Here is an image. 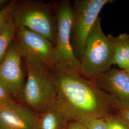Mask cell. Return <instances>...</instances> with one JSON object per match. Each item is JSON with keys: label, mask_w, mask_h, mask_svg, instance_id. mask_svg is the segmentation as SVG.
Listing matches in <instances>:
<instances>
[{"label": "cell", "mask_w": 129, "mask_h": 129, "mask_svg": "<svg viewBox=\"0 0 129 129\" xmlns=\"http://www.w3.org/2000/svg\"><path fill=\"white\" fill-rule=\"evenodd\" d=\"M50 69L55 103L68 120L95 118L107 107L110 98L79 70L64 63H55Z\"/></svg>", "instance_id": "1"}, {"label": "cell", "mask_w": 129, "mask_h": 129, "mask_svg": "<svg viewBox=\"0 0 129 129\" xmlns=\"http://www.w3.org/2000/svg\"><path fill=\"white\" fill-rule=\"evenodd\" d=\"M113 56V43L103 32L101 18L99 17L86 40L79 60L80 71L87 78L94 80L111 69Z\"/></svg>", "instance_id": "2"}, {"label": "cell", "mask_w": 129, "mask_h": 129, "mask_svg": "<svg viewBox=\"0 0 129 129\" xmlns=\"http://www.w3.org/2000/svg\"><path fill=\"white\" fill-rule=\"evenodd\" d=\"M13 17L17 27H23L41 35L55 46V5L37 1H17Z\"/></svg>", "instance_id": "3"}, {"label": "cell", "mask_w": 129, "mask_h": 129, "mask_svg": "<svg viewBox=\"0 0 129 129\" xmlns=\"http://www.w3.org/2000/svg\"><path fill=\"white\" fill-rule=\"evenodd\" d=\"M27 78L20 101L34 111H39L55 103L56 91L51 69L25 61Z\"/></svg>", "instance_id": "4"}, {"label": "cell", "mask_w": 129, "mask_h": 129, "mask_svg": "<svg viewBox=\"0 0 129 129\" xmlns=\"http://www.w3.org/2000/svg\"><path fill=\"white\" fill-rule=\"evenodd\" d=\"M112 0H77L72 4L73 22L71 45L79 61L83 55L86 40L102 8Z\"/></svg>", "instance_id": "5"}, {"label": "cell", "mask_w": 129, "mask_h": 129, "mask_svg": "<svg viewBox=\"0 0 129 129\" xmlns=\"http://www.w3.org/2000/svg\"><path fill=\"white\" fill-rule=\"evenodd\" d=\"M56 27L54 46L55 63H64L80 70V62L74 54L71 45L73 22L72 2L63 0L55 5Z\"/></svg>", "instance_id": "6"}, {"label": "cell", "mask_w": 129, "mask_h": 129, "mask_svg": "<svg viewBox=\"0 0 129 129\" xmlns=\"http://www.w3.org/2000/svg\"><path fill=\"white\" fill-rule=\"evenodd\" d=\"M15 36V42L25 61L49 68L55 64L54 46L46 38L20 26H16Z\"/></svg>", "instance_id": "7"}, {"label": "cell", "mask_w": 129, "mask_h": 129, "mask_svg": "<svg viewBox=\"0 0 129 129\" xmlns=\"http://www.w3.org/2000/svg\"><path fill=\"white\" fill-rule=\"evenodd\" d=\"M22 57L18 45L13 41L0 64V85L12 96L20 100L25 83Z\"/></svg>", "instance_id": "8"}, {"label": "cell", "mask_w": 129, "mask_h": 129, "mask_svg": "<svg viewBox=\"0 0 129 129\" xmlns=\"http://www.w3.org/2000/svg\"><path fill=\"white\" fill-rule=\"evenodd\" d=\"M37 119L35 111L14 101L0 110V129H36Z\"/></svg>", "instance_id": "9"}, {"label": "cell", "mask_w": 129, "mask_h": 129, "mask_svg": "<svg viewBox=\"0 0 129 129\" xmlns=\"http://www.w3.org/2000/svg\"><path fill=\"white\" fill-rule=\"evenodd\" d=\"M93 80L99 88L111 93L123 107H129V75L126 71L111 68Z\"/></svg>", "instance_id": "10"}, {"label": "cell", "mask_w": 129, "mask_h": 129, "mask_svg": "<svg viewBox=\"0 0 129 129\" xmlns=\"http://www.w3.org/2000/svg\"><path fill=\"white\" fill-rule=\"evenodd\" d=\"M36 129H64L68 120L56 103L38 111Z\"/></svg>", "instance_id": "11"}, {"label": "cell", "mask_w": 129, "mask_h": 129, "mask_svg": "<svg viewBox=\"0 0 129 129\" xmlns=\"http://www.w3.org/2000/svg\"><path fill=\"white\" fill-rule=\"evenodd\" d=\"M114 45L113 64L125 70L129 59V34L125 33L117 37L109 35Z\"/></svg>", "instance_id": "12"}, {"label": "cell", "mask_w": 129, "mask_h": 129, "mask_svg": "<svg viewBox=\"0 0 129 129\" xmlns=\"http://www.w3.org/2000/svg\"><path fill=\"white\" fill-rule=\"evenodd\" d=\"M16 29V26L12 17L0 32V64L4 59L11 44L14 41Z\"/></svg>", "instance_id": "13"}, {"label": "cell", "mask_w": 129, "mask_h": 129, "mask_svg": "<svg viewBox=\"0 0 129 129\" xmlns=\"http://www.w3.org/2000/svg\"><path fill=\"white\" fill-rule=\"evenodd\" d=\"M16 2L17 1H12L0 10V32L5 26L10 19L13 17Z\"/></svg>", "instance_id": "14"}, {"label": "cell", "mask_w": 129, "mask_h": 129, "mask_svg": "<svg viewBox=\"0 0 129 129\" xmlns=\"http://www.w3.org/2000/svg\"><path fill=\"white\" fill-rule=\"evenodd\" d=\"M78 121L83 123L87 129H107L106 122L96 117L85 119Z\"/></svg>", "instance_id": "15"}, {"label": "cell", "mask_w": 129, "mask_h": 129, "mask_svg": "<svg viewBox=\"0 0 129 129\" xmlns=\"http://www.w3.org/2000/svg\"><path fill=\"white\" fill-rule=\"evenodd\" d=\"M12 96L0 85V107L14 102Z\"/></svg>", "instance_id": "16"}, {"label": "cell", "mask_w": 129, "mask_h": 129, "mask_svg": "<svg viewBox=\"0 0 129 129\" xmlns=\"http://www.w3.org/2000/svg\"><path fill=\"white\" fill-rule=\"evenodd\" d=\"M107 129H129L124 124L117 120H111L106 122Z\"/></svg>", "instance_id": "17"}, {"label": "cell", "mask_w": 129, "mask_h": 129, "mask_svg": "<svg viewBox=\"0 0 129 129\" xmlns=\"http://www.w3.org/2000/svg\"><path fill=\"white\" fill-rule=\"evenodd\" d=\"M64 129H87L86 126L78 120H75L67 124Z\"/></svg>", "instance_id": "18"}, {"label": "cell", "mask_w": 129, "mask_h": 129, "mask_svg": "<svg viewBox=\"0 0 129 129\" xmlns=\"http://www.w3.org/2000/svg\"><path fill=\"white\" fill-rule=\"evenodd\" d=\"M120 114L129 126V107H124L121 111Z\"/></svg>", "instance_id": "19"}, {"label": "cell", "mask_w": 129, "mask_h": 129, "mask_svg": "<svg viewBox=\"0 0 129 129\" xmlns=\"http://www.w3.org/2000/svg\"><path fill=\"white\" fill-rule=\"evenodd\" d=\"M6 0H0V10L2 9L9 2Z\"/></svg>", "instance_id": "20"}, {"label": "cell", "mask_w": 129, "mask_h": 129, "mask_svg": "<svg viewBox=\"0 0 129 129\" xmlns=\"http://www.w3.org/2000/svg\"><path fill=\"white\" fill-rule=\"evenodd\" d=\"M125 71H126V72H129V61H128V64H127V68H126V70H125Z\"/></svg>", "instance_id": "21"}, {"label": "cell", "mask_w": 129, "mask_h": 129, "mask_svg": "<svg viewBox=\"0 0 129 129\" xmlns=\"http://www.w3.org/2000/svg\"><path fill=\"white\" fill-rule=\"evenodd\" d=\"M5 106H1V107H0V110H1V109H2V108H3V107H4Z\"/></svg>", "instance_id": "22"}, {"label": "cell", "mask_w": 129, "mask_h": 129, "mask_svg": "<svg viewBox=\"0 0 129 129\" xmlns=\"http://www.w3.org/2000/svg\"><path fill=\"white\" fill-rule=\"evenodd\" d=\"M127 72V73H128V74H129V72Z\"/></svg>", "instance_id": "23"}]
</instances>
